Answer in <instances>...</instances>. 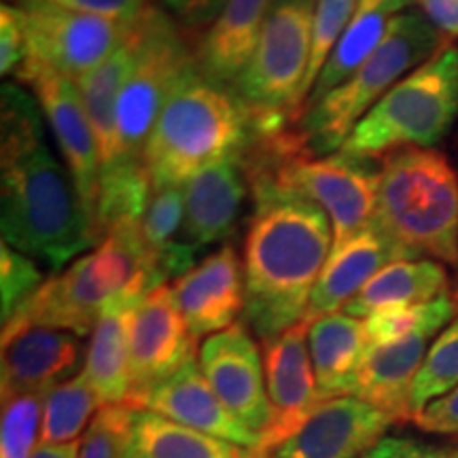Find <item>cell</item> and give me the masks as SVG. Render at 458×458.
Masks as SVG:
<instances>
[{
  "label": "cell",
  "mask_w": 458,
  "mask_h": 458,
  "mask_svg": "<svg viewBox=\"0 0 458 458\" xmlns=\"http://www.w3.org/2000/svg\"><path fill=\"white\" fill-rule=\"evenodd\" d=\"M433 335L416 334L388 344H369L357 371L354 397L368 401L394 422L411 420V388Z\"/></svg>",
  "instance_id": "cell-21"
},
{
  "label": "cell",
  "mask_w": 458,
  "mask_h": 458,
  "mask_svg": "<svg viewBox=\"0 0 458 458\" xmlns=\"http://www.w3.org/2000/svg\"><path fill=\"white\" fill-rule=\"evenodd\" d=\"M81 442L71 444H38L32 452V458H79Z\"/></svg>",
  "instance_id": "cell-42"
},
{
  "label": "cell",
  "mask_w": 458,
  "mask_h": 458,
  "mask_svg": "<svg viewBox=\"0 0 458 458\" xmlns=\"http://www.w3.org/2000/svg\"><path fill=\"white\" fill-rule=\"evenodd\" d=\"M411 0H359L351 24L344 30L340 43L331 51L327 64L318 74L306 106L327 96L331 89L346 81L357 68L377 49L386 37L391 21L408 11ZM303 106V108H306Z\"/></svg>",
  "instance_id": "cell-25"
},
{
  "label": "cell",
  "mask_w": 458,
  "mask_h": 458,
  "mask_svg": "<svg viewBox=\"0 0 458 458\" xmlns=\"http://www.w3.org/2000/svg\"><path fill=\"white\" fill-rule=\"evenodd\" d=\"M276 0H227L198 45V68L208 81L232 89L249 66Z\"/></svg>",
  "instance_id": "cell-22"
},
{
  "label": "cell",
  "mask_w": 458,
  "mask_h": 458,
  "mask_svg": "<svg viewBox=\"0 0 458 458\" xmlns=\"http://www.w3.org/2000/svg\"><path fill=\"white\" fill-rule=\"evenodd\" d=\"M43 394H15L3 399L0 458H32Z\"/></svg>",
  "instance_id": "cell-33"
},
{
  "label": "cell",
  "mask_w": 458,
  "mask_h": 458,
  "mask_svg": "<svg viewBox=\"0 0 458 458\" xmlns=\"http://www.w3.org/2000/svg\"><path fill=\"white\" fill-rule=\"evenodd\" d=\"M191 359H196V340L172 286L159 284L130 312V394L125 405L145 410L151 393Z\"/></svg>",
  "instance_id": "cell-10"
},
{
  "label": "cell",
  "mask_w": 458,
  "mask_h": 458,
  "mask_svg": "<svg viewBox=\"0 0 458 458\" xmlns=\"http://www.w3.org/2000/svg\"><path fill=\"white\" fill-rule=\"evenodd\" d=\"M206 380L240 425L259 435L270 422V399L259 346L242 323L206 337L198 354Z\"/></svg>",
  "instance_id": "cell-14"
},
{
  "label": "cell",
  "mask_w": 458,
  "mask_h": 458,
  "mask_svg": "<svg viewBox=\"0 0 458 458\" xmlns=\"http://www.w3.org/2000/svg\"><path fill=\"white\" fill-rule=\"evenodd\" d=\"M136 301L113 303L91 331L83 374L102 403H125L130 394V312Z\"/></svg>",
  "instance_id": "cell-27"
},
{
  "label": "cell",
  "mask_w": 458,
  "mask_h": 458,
  "mask_svg": "<svg viewBox=\"0 0 458 458\" xmlns=\"http://www.w3.org/2000/svg\"><path fill=\"white\" fill-rule=\"evenodd\" d=\"M458 317V293L445 291L431 301L414 306H394L369 314L365 320L369 344H388L408 335H435L444 331Z\"/></svg>",
  "instance_id": "cell-30"
},
{
  "label": "cell",
  "mask_w": 458,
  "mask_h": 458,
  "mask_svg": "<svg viewBox=\"0 0 458 458\" xmlns=\"http://www.w3.org/2000/svg\"><path fill=\"white\" fill-rule=\"evenodd\" d=\"M249 187L242 156L219 159L193 174L185 182L182 242L202 250L225 240L236 227Z\"/></svg>",
  "instance_id": "cell-18"
},
{
  "label": "cell",
  "mask_w": 458,
  "mask_h": 458,
  "mask_svg": "<svg viewBox=\"0 0 458 458\" xmlns=\"http://www.w3.org/2000/svg\"><path fill=\"white\" fill-rule=\"evenodd\" d=\"M374 223L408 259L458 266V172L450 159L420 147L386 153Z\"/></svg>",
  "instance_id": "cell-5"
},
{
  "label": "cell",
  "mask_w": 458,
  "mask_h": 458,
  "mask_svg": "<svg viewBox=\"0 0 458 458\" xmlns=\"http://www.w3.org/2000/svg\"><path fill=\"white\" fill-rule=\"evenodd\" d=\"M450 291V276L435 259H401L388 263L342 312L357 318L394 306L431 301Z\"/></svg>",
  "instance_id": "cell-26"
},
{
  "label": "cell",
  "mask_w": 458,
  "mask_h": 458,
  "mask_svg": "<svg viewBox=\"0 0 458 458\" xmlns=\"http://www.w3.org/2000/svg\"><path fill=\"white\" fill-rule=\"evenodd\" d=\"M131 45L130 37L122 47L94 68L79 81V91L88 111V117L94 128L96 142L100 151V174L111 168L117 156V102L122 88L131 68Z\"/></svg>",
  "instance_id": "cell-28"
},
{
  "label": "cell",
  "mask_w": 458,
  "mask_h": 458,
  "mask_svg": "<svg viewBox=\"0 0 458 458\" xmlns=\"http://www.w3.org/2000/svg\"><path fill=\"white\" fill-rule=\"evenodd\" d=\"M28 57L24 9L3 3L0 7V74L9 77L20 71Z\"/></svg>",
  "instance_id": "cell-37"
},
{
  "label": "cell",
  "mask_w": 458,
  "mask_h": 458,
  "mask_svg": "<svg viewBox=\"0 0 458 458\" xmlns=\"http://www.w3.org/2000/svg\"><path fill=\"white\" fill-rule=\"evenodd\" d=\"M130 45L134 60L117 102V156L105 172L145 164L142 151L165 102L199 71L198 47L162 9L145 7L131 21Z\"/></svg>",
  "instance_id": "cell-7"
},
{
  "label": "cell",
  "mask_w": 458,
  "mask_h": 458,
  "mask_svg": "<svg viewBox=\"0 0 458 458\" xmlns=\"http://www.w3.org/2000/svg\"><path fill=\"white\" fill-rule=\"evenodd\" d=\"M159 284H165V280L142 238L140 223L123 225L45 280L3 327L45 325L85 337L113 303L139 301Z\"/></svg>",
  "instance_id": "cell-3"
},
{
  "label": "cell",
  "mask_w": 458,
  "mask_h": 458,
  "mask_svg": "<svg viewBox=\"0 0 458 458\" xmlns=\"http://www.w3.org/2000/svg\"><path fill=\"white\" fill-rule=\"evenodd\" d=\"M253 139V117L232 89L196 71L165 102L142 162L153 187L185 185L219 159L242 156Z\"/></svg>",
  "instance_id": "cell-4"
},
{
  "label": "cell",
  "mask_w": 458,
  "mask_h": 458,
  "mask_svg": "<svg viewBox=\"0 0 458 458\" xmlns=\"http://www.w3.org/2000/svg\"><path fill=\"white\" fill-rule=\"evenodd\" d=\"M123 458H267L257 448L223 442L196 428L156 414L134 410Z\"/></svg>",
  "instance_id": "cell-24"
},
{
  "label": "cell",
  "mask_w": 458,
  "mask_h": 458,
  "mask_svg": "<svg viewBox=\"0 0 458 458\" xmlns=\"http://www.w3.org/2000/svg\"><path fill=\"white\" fill-rule=\"evenodd\" d=\"M360 458H458V448H444L411 437H382Z\"/></svg>",
  "instance_id": "cell-38"
},
{
  "label": "cell",
  "mask_w": 458,
  "mask_h": 458,
  "mask_svg": "<svg viewBox=\"0 0 458 458\" xmlns=\"http://www.w3.org/2000/svg\"><path fill=\"white\" fill-rule=\"evenodd\" d=\"M0 229L3 242L62 272L100 242L68 168L45 136V114L21 83L0 98Z\"/></svg>",
  "instance_id": "cell-1"
},
{
  "label": "cell",
  "mask_w": 458,
  "mask_h": 458,
  "mask_svg": "<svg viewBox=\"0 0 458 458\" xmlns=\"http://www.w3.org/2000/svg\"><path fill=\"white\" fill-rule=\"evenodd\" d=\"M420 13L444 34V38H458V0H416Z\"/></svg>",
  "instance_id": "cell-41"
},
{
  "label": "cell",
  "mask_w": 458,
  "mask_h": 458,
  "mask_svg": "<svg viewBox=\"0 0 458 458\" xmlns=\"http://www.w3.org/2000/svg\"><path fill=\"white\" fill-rule=\"evenodd\" d=\"M458 386V318L437 334L428 346L422 368L418 371L414 388H411V418L425 410L435 399Z\"/></svg>",
  "instance_id": "cell-31"
},
{
  "label": "cell",
  "mask_w": 458,
  "mask_h": 458,
  "mask_svg": "<svg viewBox=\"0 0 458 458\" xmlns=\"http://www.w3.org/2000/svg\"><path fill=\"white\" fill-rule=\"evenodd\" d=\"M401 259L408 257L371 221L340 249L331 250L327 266L323 267L312 291L306 320L342 312L377 272Z\"/></svg>",
  "instance_id": "cell-19"
},
{
  "label": "cell",
  "mask_w": 458,
  "mask_h": 458,
  "mask_svg": "<svg viewBox=\"0 0 458 458\" xmlns=\"http://www.w3.org/2000/svg\"><path fill=\"white\" fill-rule=\"evenodd\" d=\"M456 119L458 47L445 45L377 100L340 151L380 157L397 148H431L448 136Z\"/></svg>",
  "instance_id": "cell-8"
},
{
  "label": "cell",
  "mask_w": 458,
  "mask_h": 458,
  "mask_svg": "<svg viewBox=\"0 0 458 458\" xmlns=\"http://www.w3.org/2000/svg\"><path fill=\"white\" fill-rule=\"evenodd\" d=\"M308 325L310 320L303 318L301 323L263 342L270 422L261 433L257 450L267 458H272L274 450L308 420L320 401L308 348Z\"/></svg>",
  "instance_id": "cell-13"
},
{
  "label": "cell",
  "mask_w": 458,
  "mask_h": 458,
  "mask_svg": "<svg viewBox=\"0 0 458 458\" xmlns=\"http://www.w3.org/2000/svg\"><path fill=\"white\" fill-rule=\"evenodd\" d=\"M255 213L244 238V323L261 342L306 318L334 249L325 210L300 193L253 189Z\"/></svg>",
  "instance_id": "cell-2"
},
{
  "label": "cell",
  "mask_w": 458,
  "mask_h": 458,
  "mask_svg": "<svg viewBox=\"0 0 458 458\" xmlns=\"http://www.w3.org/2000/svg\"><path fill=\"white\" fill-rule=\"evenodd\" d=\"M28 62L79 83L128 41L131 21L38 7L24 9Z\"/></svg>",
  "instance_id": "cell-12"
},
{
  "label": "cell",
  "mask_w": 458,
  "mask_h": 458,
  "mask_svg": "<svg viewBox=\"0 0 458 458\" xmlns=\"http://www.w3.org/2000/svg\"><path fill=\"white\" fill-rule=\"evenodd\" d=\"M193 340L236 325L244 312V267L232 244L221 246L172 284Z\"/></svg>",
  "instance_id": "cell-17"
},
{
  "label": "cell",
  "mask_w": 458,
  "mask_h": 458,
  "mask_svg": "<svg viewBox=\"0 0 458 458\" xmlns=\"http://www.w3.org/2000/svg\"><path fill=\"white\" fill-rule=\"evenodd\" d=\"M88 351L81 337L45 325L3 327V399L47 394L74 377Z\"/></svg>",
  "instance_id": "cell-15"
},
{
  "label": "cell",
  "mask_w": 458,
  "mask_h": 458,
  "mask_svg": "<svg viewBox=\"0 0 458 458\" xmlns=\"http://www.w3.org/2000/svg\"><path fill=\"white\" fill-rule=\"evenodd\" d=\"M9 4L20 9L54 7L114 21H134L145 11V0H9Z\"/></svg>",
  "instance_id": "cell-36"
},
{
  "label": "cell",
  "mask_w": 458,
  "mask_h": 458,
  "mask_svg": "<svg viewBox=\"0 0 458 458\" xmlns=\"http://www.w3.org/2000/svg\"><path fill=\"white\" fill-rule=\"evenodd\" d=\"M45 274L38 263L9 244L0 246V297H3V325L41 289Z\"/></svg>",
  "instance_id": "cell-35"
},
{
  "label": "cell",
  "mask_w": 458,
  "mask_h": 458,
  "mask_svg": "<svg viewBox=\"0 0 458 458\" xmlns=\"http://www.w3.org/2000/svg\"><path fill=\"white\" fill-rule=\"evenodd\" d=\"M411 422L425 433L458 435V386L444 397L431 401L425 410L411 418Z\"/></svg>",
  "instance_id": "cell-39"
},
{
  "label": "cell",
  "mask_w": 458,
  "mask_h": 458,
  "mask_svg": "<svg viewBox=\"0 0 458 458\" xmlns=\"http://www.w3.org/2000/svg\"><path fill=\"white\" fill-rule=\"evenodd\" d=\"M225 4L227 0H162L165 13L185 28L213 24Z\"/></svg>",
  "instance_id": "cell-40"
},
{
  "label": "cell",
  "mask_w": 458,
  "mask_h": 458,
  "mask_svg": "<svg viewBox=\"0 0 458 458\" xmlns=\"http://www.w3.org/2000/svg\"><path fill=\"white\" fill-rule=\"evenodd\" d=\"M145 410L223 442L244 445V448L259 445V435L250 433L232 416V411L223 405L210 382L206 380L196 359L187 360L174 376L159 385L147 399Z\"/></svg>",
  "instance_id": "cell-20"
},
{
  "label": "cell",
  "mask_w": 458,
  "mask_h": 458,
  "mask_svg": "<svg viewBox=\"0 0 458 458\" xmlns=\"http://www.w3.org/2000/svg\"><path fill=\"white\" fill-rule=\"evenodd\" d=\"M100 394L91 386L88 376L79 374L51 388L43 397L41 444L77 442L91 416L102 408Z\"/></svg>",
  "instance_id": "cell-29"
},
{
  "label": "cell",
  "mask_w": 458,
  "mask_h": 458,
  "mask_svg": "<svg viewBox=\"0 0 458 458\" xmlns=\"http://www.w3.org/2000/svg\"><path fill=\"white\" fill-rule=\"evenodd\" d=\"M134 410L125 403L102 405L81 439L79 458H123Z\"/></svg>",
  "instance_id": "cell-34"
},
{
  "label": "cell",
  "mask_w": 458,
  "mask_h": 458,
  "mask_svg": "<svg viewBox=\"0 0 458 458\" xmlns=\"http://www.w3.org/2000/svg\"><path fill=\"white\" fill-rule=\"evenodd\" d=\"M393 422L391 416L354 394L318 401L308 420L274 450L272 458H360Z\"/></svg>",
  "instance_id": "cell-16"
},
{
  "label": "cell",
  "mask_w": 458,
  "mask_h": 458,
  "mask_svg": "<svg viewBox=\"0 0 458 458\" xmlns=\"http://www.w3.org/2000/svg\"><path fill=\"white\" fill-rule=\"evenodd\" d=\"M444 34L420 11H403L388 26L377 49L346 81L306 106L297 119L301 134L317 156L340 151L360 119L401 79L439 54Z\"/></svg>",
  "instance_id": "cell-6"
},
{
  "label": "cell",
  "mask_w": 458,
  "mask_h": 458,
  "mask_svg": "<svg viewBox=\"0 0 458 458\" xmlns=\"http://www.w3.org/2000/svg\"><path fill=\"white\" fill-rule=\"evenodd\" d=\"M15 77L17 83H24L32 89L71 172L79 198L96 227L100 198V151L79 85L64 74H57L28 60L20 66Z\"/></svg>",
  "instance_id": "cell-11"
},
{
  "label": "cell",
  "mask_w": 458,
  "mask_h": 458,
  "mask_svg": "<svg viewBox=\"0 0 458 458\" xmlns=\"http://www.w3.org/2000/svg\"><path fill=\"white\" fill-rule=\"evenodd\" d=\"M368 346L365 320L346 312L325 314L310 320L308 348H310L320 401L354 393L357 371Z\"/></svg>",
  "instance_id": "cell-23"
},
{
  "label": "cell",
  "mask_w": 458,
  "mask_h": 458,
  "mask_svg": "<svg viewBox=\"0 0 458 458\" xmlns=\"http://www.w3.org/2000/svg\"><path fill=\"white\" fill-rule=\"evenodd\" d=\"M317 0H276L261 38L232 91L253 122H297L312 54Z\"/></svg>",
  "instance_id": "cell-9"
},
{
  "label": "cell",
  "mask_w": 458,
  "mask_h": 458,
  "mask_svg": "<svg viewBox=\"0 0 458 458\" xmlns=\"http://www.w3.org/2000/svg\"><path fill=\"white\" fill-rule=\"evenodd\" d=\"M359 0H317L314 7V24H312V54L310 66H308V77L301 89V111L306 106L310 91L317 83L318 74L327 64L331 51L340 43L344 30L351 24L354 9ZM301 114V113H300ZM300 119V117H297Z\"/></svg>",
  "instance_id": "cell-32"
}]
</instances>
